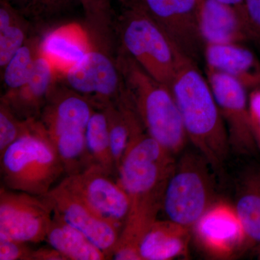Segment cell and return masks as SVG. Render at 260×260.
I'll return each instance as SVG.
<instances>
[{
    "label": "cell",
    "instance_id": "cell-1",
    "mask_svg": "<svg viewBox=\"0 0 260 260\" xmlns=\"http://www.w3.org/2000/svg\"><path fill=\"white\" fill-rule=\"evenodd\" d=\"M176 164L175 155L144 128L133 135L116 172V180L129 198V209L112 259L142 260L140 243L162 211Z\"/></svg>",
    "mask_w": 260,
    "mask_h": 260
},
{
    "label": "cell",
    "instance_id": "cell-2",
    "mask_svg": "<svg viewBox=\"0 0 260 260\" xmlns=\"http://www.w3.org/2000/svg\"><path fill=\"white\" fill-rule=\"evenodd\" d=\"M171 90L189 141L218 170L231 149L229 134L208 80L196 61L189 57L184 59Z\"/></svg>",
    "mask_w": 260,
    "mask_h": 260
},
{
    "label": "cell",
    "instance_id": "cell-3",
    "mask_svg": "<svg viewBox=\"0 0 260 260\" xmlns=\"http://www.w3.org/2000/svg\"><path fill=\"white\" fill-rule=\"evenodd\" d=\"M116 61L145 131L174 155L182 153L189 139L171 88L154 79L122 48Z\"/></svg>",
    "mask_w": 260,
    "mask_h": 260
},
{
    "label": "cell",
    "instance_id": "cell-4",
    "mask_svg": "<svg viewBox=\"0 0 260 260\" xmlns=\"http://www.w3.org/2000/svg\"><path fill=\"white\" fill-rule=\"evenodd\" d=\"M0 158L3 184L11 190L43 196L65 174L62 162L38 119H32L28 131L5 149Z\"/></svg>",
    "mask_w": 260,
    "mask_h": 260
},
{
    "label": "cell",
    "instance_id": "cell-5",
    "mask_svg": "<svg viewBox=\"0 0 260 260\" xmlns=\"http://www.w3.org/2000/svg\"><path fill=\"white\" fill-rule=\"evenodd\" d=\"M123 7L116 24L120 47L154 79L171 88L187 56L150 16L141 0Z\"/></svg>",
    "mask_w": 260,
    "mask_h": 260
},
{
    "label": "cell",
    "instance_id": "cell-6",
    "mask_svg": "<svg viewBox=\"0 0 260 260\" xmlns=\"http://www.w3.org/2000/svg\"><path fill=\"white\" fill-rule=\"evenodd\" d=\"M96 109L88 99L66 85L55 84L48 95L38 119L67 172H78L88 164L85 132Z\"/></svg>",
    "mask_w": 260,
    "mask_h": 260
},
{
    "label": "cell",
    "instance_id": "cell-7",
    "mask_svg": "<svg viewBox=\"0 0 260 260\" xmlns=\"http://www.w3.org/2000/svg\"><path fill=\"white\" fill-rule=\"evenodd\" d=\"M213 167L197 149L181 154L168 182L162 211L167 219L192 229L215 203Z\"/></svg>",
    "mask_w": 260,
    "mask_h": 260
},
{
    "label": "cell",
    "instance_id": "cell-8",
    "mask_svg": "<svg viewBox=\"0 0 260 260\" xmlns=\"http://www.w3.org/2000/svg\"><path fill=\"white\" fill-rule=\"evenodd\" d=\"M60 183L121 232L129 213V200L115 176L93 164L82 172L66 176Z\"/></svg>",
    "mask_w": 260,
    "mask_h": 260
},
{
    "label": "cell",
    "instance_id": "cell-9",
    "mask_svg": "<svg viewBox=\"0 0 260 260\" xmlns=\"http://www.w3.org/2000/svg\"><path fill=\"white\" fill-rule=\"evenodd\" d=\"M53 212L42 196L0 189V239L28 243L46 240Z\"/></svg>",
    "mask_w": 260,
    "mask_h": 260
},
{
    "label": "cell",
    "instance_id": "cell-10",
    "mask_svg": "<svg viewBox=\"0 0 260 260\" xmlns=\"http://www.w3.org/2000/svg\"><path fill=\"white\" fill-rule=\"evenodd\" d=\"M207 79L223 116L231 148L241 153H253L256 145L249 109L246 88L237 78L207 68Z\"/></svg>",
    "mask_w": 260,
    "mask_h": 260
},
{
    "label": "cell",
    "instance_id": "cell-11",
    "mask_svg": "<svg viewBox=\"0 0 260 260\" xmlns=\"http://www.w3.org/2000/svg\"><path fill=\"white\" fill-rule=\"evenodd\" d=\"M65 85L88 99L98 109L115 102L123 90L116 59L109 51L95 47L61 77Z\"/></svg>",
    "mask_w": 260,
    "mask_h": 260
},
{
    "label": "cell",
    "instance_id": "cell-12",
    "mask_svg": "<svg viewBox=\"0 0 260 260\" xmlns=\"http://www.w3.org/2000/svg\"><path fill=\"white\" fill-rule=\"evenodd\" d=\"M150 16L179 50L197 63L204 56L200 27L201 0H141Z\"/></svg>",
    "mask_w": 260,
    "mask_h": 260
},
{
    "label": "cell",
    "instance_id": "cell-13",
    "mask_svg": "<svg viewBox=\"0 0 260 260\" xmlns=\"http://www.w3.org/2000/svg\"><path fill=\"white\" fill-rule=\"evenodd\" d=\"M44 199L52 210L53 215L62 219L88 238L109 259H112L121 230L94 213L60 182L54 186Z\"/></svg>",
    "mask_w": 260,
    "mask_h": 260
},
{
    "label": "cell",
    "instance_id": "cell-14",
    "mask_svg": "<svg viewBox=\"0 0 260 260\" xmlns=\"http://www.w3.org/2000/svg\"><path fill=\"white\" fill-rule=\"evenodd\" d=\"M192 229L198 244L212 256L231 257L246 250L245 234L233 205L215 202Z\"/></svg>",
    "mask_w": 260,
    "mask_h": 260
},
{
    "label": "cell",
    "instance_id": "cell-15",
    "mask_svg": "<svg viewBox=\"0 0 260 260\" xmlns=\"http://www.w3.org/2000/svg\"><path fill=\"white\" fill-rule=\"evenodd\" d=\"M95 47L85 27L70 23L45 34L39 44V54L51 64L59 78Z\"/></svg>",
    "mask_w": 260,
    "mask_h": 260
},
{
    "label": "cell",
    "instance_id": "cell-16",
    "mask_svg": "<svg viewBox=\"0 0 260 260\" xmlns=\"http://www.w3.org/2000/svg\"><path fill=\"white\" fill-rule=\"evenodd\" d=\"M200 27L205 44H241L252 39L247 19L216 0H201Z\"/></svg>",
    "mask_w": 260,
    "mask_h": 260
},
{
    "label": "cell",
    "instance_id": "cell-17",
    "mask_svg": "<svg viewBox=\"0 0 260 260\" xmlns=\"http://www.w3.org/2000/svg\"><path fill=\"white\" fill-rule=\"evenodd\" d=\"M57 78L51 64L39 54L28 81L18 90L7 92L1 99L20 119H38Z\"/></svg>",
    "mask_w": 260,
    "mask_h": 260
},
{
    "label": "cell",
    "instance_id": "cell-18",
    "mask_svg": "<svg viewBox=\"0 0 260 260\" xmlns=\"http://www.w3.org/2000/svg\"><path fill=\"white\" fill-rule=\"evenodd\" d=\"M208 68L226 73L247 88H260V64L247 48L237 43L205 44Z\"/></svg>",
    "mask_w": 260,
    "mask_h": 260
},
{
    "label": "cell",
    "instance_id": "cell-19",
    "mask_svg": "<svg viewBox=\"0 0 260 260\" xmlns=\"http://www.w3.org/2000/svg\"><path fill=\"white\" fill-rule=\"evenodd\" d=\"M191 229L169 219H157L140 243L142 260H171L185 255Z\"/></svg>",
    "mask_w": 260,
    "mask_h": 260
},
{
    "label": "cell",
    "instance_id": "cell-20",
    "mask_svg": "<svg viewBox=\"0 0 260 260\" xmlns=\"http://www.w3.org/2000/svg\"><path fill=\"white\" fill-rule=\"evenodd\" d=\"M234 209L242 223L246 249L260 244V169L246 173L237 186Z\"/></svg>",
    "mask_w": 260,
    "mask_h": 260
},
{
    "label": "cell",
    "instance_id": "cell-21",
    "mask_svg": "<svg viewBox=\"0 0 260 260\" xmlns=\"http://www.w3.org/2000/svg\"><path fill=\"white\" fill-rule=\"evenodd\" d=\"M45 241L67 260L109 259L107 254L82 233L54 215Z\"/></svg>",
    "mask_w": 260,
    "mask_h": 260
},
{
    "label": "cell",
    "instance_id": "cell-22",
    "mask_svg": "<svg viewBox=\"0 0 260 260\" xmlns=\"http://www.w3.org/2000/svg\"><path fill=\"white\" fill-rule=\"evenodd\" d=\"M29 20L5 0L0 1V66H6L28 40Z\"/></svg>",
    "mask_w": 260,
    "mask_h": 260
},
{
    "label": "cell",
    "instance_id": "cell-23",
    "mask_svg": "<svg viewBox=\"0 0 260 260\" xmlns=\"http://www.w3.org/2000/svg\"><path fill=\"white\" fill-rule=\"evenodd\" d=\"M86 147L92 164L104 168L116 177L113 158L107 114L104 109H96L90 117L85 132Z\"/></svg>",
    "mask_w": 260,
    "mask_h": 260
},
{
    "label": "cell",
    "instance_id": "cell-24",
    "mask_svg": "<svg viewBox=\"0 0 260 260\" xmlns=\"http://www.w3.org/2000/svg\"><path fill=\"white\" fill-rule=\"evenodd\" d=\"M83 7L85 28L95 47L109 51L112 44V0H78Z\"/></svg>",
    "mask_w": 260,
    "mask_h": 260
},
{
    "label": "cell",
    "instance_id": "cell-25",
    "mask_svg": "<svg viewBox=\"0 0 260 260\" xmlns=\"http://www.w3.org/2000/svg\"><path fill=\"white\" fill-rule=\"evenodd\" d=\"M40 42L38 37L29 38L3 68V80L8 91L18 90L30 79L39 55Z\"/></svg>",
    "mask_w": 260,
    "mask_h": 260
},
{
    "label": "cell",
    "instance_id": "cell-26",
    "mask_svg": "<svg viewBox=\"0 0 260 260\" xmlns=\"http://www.w3.org/2000/svg\"><path fill=\"white\" fill-rule=\"evenodd\" d=\"M23 16L35 21H44L61 14L78 0H5ZM79 3V2H78Z\"/></svg>",
    "mask_w": 260,
    "mask_h": 260
},
{
    "label": "cell",
    "instance_id": "cell-27",
    "mask_svg": "<svg viewBox=\"0 0 260 260\" xmlns=\"http://www.w3.org/2000/svg\"><path fill=\"white\" fill-rule=\"evenodd\" d=\"M32 119L19 118L1 99L0 104V154L29 129Z\"/></svg>",
    "mask_w": 260,
    "mask_h": 260
},
{
    "label": "cell",
    "instance_id": "cell-28",
    "mask_svg": "<svg viewBox=\"0 0 260 260\" xmlns=\"http://www.w3.org/2000/svg\"><path fill=\"white\" fill-rule=\"evenodd\" d=\"M34 251L28 243L0 239L1 260H32Z\"/></svg>",
    "mask_w": 260,
    "mask_h": 260
},
{
    "label": "cell",
    "instance_id": "cell-29",
    "mask_svg": "<svg viewBox=\"0 0 260 260\" xmlns=\"http://www.w3.org/2000/svg\"><path fill=\"white\" fill-rule=\"evenodd\" d=\"M252 39H260V0H244Z\"/></svg>",
    "mask_w": 260,
    "mask_h": 260
},
{
    "label": "cell",
    "instance_id": "cell-30",
    "mask_svg": "<svg viewBox=\"0 0 260 260\" xmlns=\"http://www.w3.org/2000/svg\"><path fill=\"white\" fill-rule=\"evenodd\" d=\"M249 109L255 136L260 134V88L254 89L249 95Z\"/></svg>",
    "mask_w": 260,
    "mask_h": 260
},
{
    "label": "cell",
    "instance_id": "cell-31",
    "mask_svg": "<svg viewBox=\"0 0 260 260\" xmlns=\"http://www.w3.org/2000/svg\"><path fill=\"white\" fill-rule=\"evenodd\" d=\"M32 258V260H67L59 251L51 246L39 248L34 250Z\"/></svg>",
    "mask_w": 260,
    "mask_h": 260
},
{
    "label": "cell",
    "instance_id": "cell-32",
    "mask_svg": "<svg viewBox=\"0 0 260 260\" xmlns=\"http://www.w3.org/2000/svg\"><path fill=\"white\" fill-rule=\"evenodd\" d=\"M216 1H218L220 3H223V4L229 5V6L233 7V8H235V9L237 10L241 14L244 15L248 20L244 0H216Z\"/></svg>",
    "mask_w": 260,
    "mask_h": 260
},
{
    "label": "cell",
    "instance_id": "cell-33",
    "mask_svg": "<svg viewBox=\"0 0 260 260\" xmlns=\"http://www.w3.org/2000/svg\"><path fill=\"white\" fill-rule=\"evenodd\" d=\"M118 1L120 2L123 6H124V5H129L130 3H134L135 1H138V0H118Z\"/></svg>",
    "mask_w": 260,
    "mask_h": 260
},
{
    "label": "cell",
    "instance_id": "cell-34",
    "mask_svg": "<svg viewBox=\"0 0 260 260\" xmlns=\"http://www.w3.org/2000/svg\"><path fill=\"white\" fill-rule=\"evenodd\" d=\"M255 139L256 142V145H257L258 148L260 150V134L255 135Z\"/></svg>",
    "mask_w": 260,
    "mask_h": 260
},
{
    "label": "cell",
    "instance_id": "cell-35",
    "mask_svg": "<svg viewBox=\"0 0 260 260\" xmlns=\"http://www.w3.org/2000/svg\"><path fill=\"white\" fill-rule=\"evenodd\" d=\"M255 249L256 251V256H257L258 259H260V244L259 246H256Z\"/></svg>",
    "mask_w": 260,
    "mask_h": 260
}]
</instances>
